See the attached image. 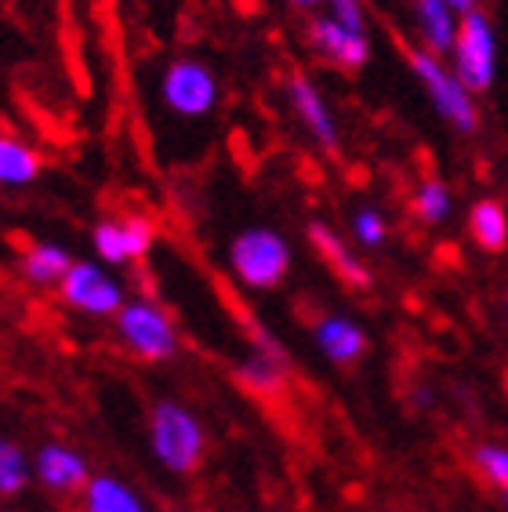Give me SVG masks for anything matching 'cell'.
I'll use <instances>...</instances> for the list:
<instances>
[{"mask_svg": "<svg viewBox=\"0 0 508 512\" xmlns=\"http://www.w3.org/2000/svg\"><path fill=\"white\" fill-rule=\"evenodd\" d=\"M146 440L153 462L171 476H193L207 458V429L182 400H157L149 407Z\"/></svg>", "mask_w": 508, "mask_h": 512, "instance_id": "obj_1", "label": "cell"}, {"mask_svg": "<svg viewBox=\"0 0 508 512\" xmlns=\"http://www.w3.org/2000/svg\"><path fill=\"white\" fill-rule=\"evenodd\" d=\"M403 59H407V69H411L414 80H418L421 91H425V99L436 109V117H440L450 131H458L461 138L476 135L479 124H483V120H479V106H476L479 95L465 88V80L454 73V66H450L447 59H440V55L418 48V44L403 51Z\"/></svg>", "mask_w": 508, "mask_h": 512, "instance_id": "obj_2", "label": "cell"}, {"mask_svg": "<svg viewBox=\"0 0 508 512\" xmlns=\"http://www.w3.org/2000/svg\"><path fill=\"white\" fill-rule=\"evenodd\" d=\"M160 106L175 120L186 124H204L218 113L222 106V80H218L215 66L196 55H175L167 59L157 80Z\"/></svg>", "mask_w": 508, "mask_h": 512, "instance_id": "obj_3", "label": "cell"}, {"mask_svg": "<svg viewBox=\"0 0 508 512\" xmlns=\"http://www.w3.org/2000/svg\"><path fill=\"white\" fill-rule=\"evenodd\" d=\"M229 273L244 291H276L291 273L294 251L287 237L273 226H247L229 240L225 251Z\"/></svg>", "mask_w": 508, "mask_h": 512, "instance_id": "obj_4", "label": "cell"}, {"mask_svg": "<svg viewBox=\"0 0 508 512\" xmlns=\"http://www.w3.org/2000/svg\"><path fill=\"white\" fill-rule=\"evenodd\" d=\"M113 331H117V342L124 345V353H131L142 364H167L182 349L175 316L149 295L127 298V306L113 320Z\"/></svg>", "mask_w": 508, "mask_h": 512, "instance_id": "obj_5", "label": "cell"}, {"mask_svg": "<svg viewBox=\"0 0 508 512\" xmlns=\"http://www.w3.org/2000/svg\"><path fill=\"white\" fill-rule=\"evenodd\" d=\"M450 66L465 80V88L476 95H487L498 80V33L483 8H472L461 15V30L450 51Z\"/></svg>", "mask_w": 508, "mask_h": 512, "instance_id": "obj_6", "label": "cell"}, {"mask_svg": "<svg viewBox=\"0 0 508 512\" xmlns=\"http://www.w3.org/2000/svg\"><path fill=\"white\" fill-rule=\"evenodd\" d=\"M127 287L109 273L102 262L77 258L66 280L59 284V302L73 313L88 316V320H117V313L127 306Z\"/></svg>", "mask_w": 508, "mask_h": 512, "instance_id": "obj_7", "label": "cell"}, {"mask_svg": "<svg viewBox=\"0 0 508 512\" xmlns=\"http://www.w3.org/2000/svg\"><path fill=\"white\" fill-rule=\"evenodd\" d=\"M91 247L102 266H135L157 247V222L142 211L98 218L91 229Z\"/></svg>", "mask_w": 508, "mask_h": 512, "instance_id": "obj_8", "label": "cell"}, {"mask_svg": "<svg viewBox=\"0 0 508 512\" xmlns=\"http://www.w3.org/2000/svg\"><path fill=\"white\" fill-rule=\"evenodd\" d=\"M305 44L313 51L316 59L327 62V66L342 69V73H360L374 55V44H371V33L367 30H349L342 22L320 11L309 19L305 26Z\"/></svg>", "mask_w": 508, "mask_h": 512, "instance_id": "obj_9", "label": "cell"}, {"mask_svg": "<svg viewBox=\"0 0 508 512\" xmlns=\"http://www.w3.org/2000/svg\"><path fill=\"white\" fill-rule=\"evenodd\" d=\"M284 95H287V109L294 113L298 128L313 138V146H320L323 153H334V149L342 146L338 117H334L331 102L323 99L320 84L309 73H291L284 80Z\"/></svg>", "mask_w": 508, "mask_h": 512, "instance_id": "obj_10", "label": "cell"}, {"mask_svg": "<svg viewBox=\"0 0 508 512\" xmlns=\"http://www.w3.org/2000/svg\"><path fill=\"white\" fill-rule=\"evenodd\" d=\"M291 375V364H287V353L280 338L273 331H265L262 324H251V353L236 364V382L244 385L247 393L254 396H280Z\"/></svg>", "mask_w": 508, "mask_h": 512, "instance_id": "obj_11", "label": "cell"}, {"mask_svg": "<svg viewBox=\"0 0 508 512\" xmlns=\"http://www.w3.org/2000/svg\"><path fill=\"white\" fill-rule=\"evenodd\" d=\"M33 473H37V483L48 494H80L91 483V465L88 458L77 451V447L62 444V440H48L33 451Z\"/></svg>", "mask_w": 508, "mask_h": 512, "instance_id": "obj_12", "label": "cell"}, {"mask_svg": "<svg viewBox=\"0 0 508 512\" xmlns=\"http://www.w3.org/2000/svg\"><path fill=\"white\" fill-rule=\"evenodd\" d=\"M305 237H309V247L320 255L323 266L334 273V280H342V284L352 287V291H367V287L374 284V276H371V269H367V262L352 251V244L342 237V233H338V229H331L327 222L313 218V222H309V229H305Z\"/></svg>", "mask_w": 508, "mask_h": 512, "instance_id": "obj_13", "label": "cell"}, {"mask_svg": "<svg viewBox=\"0 0 508 512\" xmlns=\"http://www.w3.org/2000/svg\"><path fill=\"white\" fill-rule=\"evenodd\" d=\"M313 342L323 360L334 367H356L371 349V338H367L363 324H356L345 313H323L313 324Z\"/></svg>", "mask_w": 508, "mask_h": 512, "instance_id": "obj_14", "label": "cell"}, {"mask_svg": "<svg viewBox=\"0 0 508 512\" xmlns=\"http://www.w3.org/2000/svg\"><path fill=\"white\" fill-rule=\"evenodd\" d=\"M411 22L418 48L432 51L440 59H450L461 30V11L450 8L447 0H411Z\"/></svg>", "mask_w": 508, "mask_h": 512, "instance_id": "obj_15", "label": "cell"}, {"mask_svg": "<svg viewBox=\"0 0 508 512\" xmlns=\"http://www.w3.org/2000/svg\"><path fill=\"white\" fill-rule=\"evenodd\" d=\"M77 258L69 255L66 247L55 240H30L19 251V276L33 291H59L66 273L73 269Z\"/></svg>", "mask_w": 508, "mask_h": 512, "instance_id": "obj_16", "label": "cell"}, {"mask_svg": "<svg viewBox=\"0 0 508 512\" xmlns=\"http://www.w3.org/2000/svg\"><path fill=\"white\" fill-rule=\"evenodd\" d=\"M80 512H149L146 498L113 473H95L80 491Z\"/></svg>", "mask_w": 508, "mask_h": 512, "instance_id": "obj_17", "label": "cell"}, {"mask_svg": "<svg viewBox=\"0 0 508 512\" xmlns=\"http://www.w3.org/2000/svg\"><path fill=\"white\" fill-rule=\"evenodd\" d=\"M469 240L483 255L508 251V207L498 197H483L469 207Z\"/></svg>", "mask_w": 508, "mask_h": 512, "instance_id": "obj_18", "label": "cell"}, {"mask_svg": "<svg viewBox=\"0 0 508 512\" xmlns=\"http://www.w3.org/2000/svg\"><path fill=\"white\" fill-rule=\"evenodd\" d=\"M40 171H44V160H40L37 149H33L26 138L4 131V135H0V186L26 189L37 182Z\"/></svg>", "mask_w": 508, "mask_h": 512, "instance_id": "obj_19", "label": "cell"}, {"mask_svg": "<svg viewBox=\"0 0 508 512\" xmlns=\"http://www.w3.org/2000/svg\"><path fill=\"white\" fill-rule=\"evenodd\" d=\"M411 215L425 229H440L454 218V189L440 175H425L411 189Z\"/></svg>", "mask_w": 508, "mask_h": 512, "instance_id": "obj_20", "label": "cell"}, {"mask_svg": "<svg viewBox=\"0 0 508 512\" xmlns=\"http://www.w3.org/2000/svg\"><path fill=\"white\" fill-rule=\"evenodd\" d=\"M33 480H37L33 454L22 451L15 440H0V494L4 498H19Z\"/></svg>", "mask_w": 508, "mask_h": 512, "instance_id": "obj_21", "label": "cell"}, {"mask_svg": "<svg viewBox=\"0 0 508 512\" xmlns=\"http://www.w3.org/2000/svg\"><path fill=\"white\" fill-rule=\"evenodd\" d=\"M472 469L483 476L487 487L498 491V498L505 502V512H508V444H476L472 447Z\"/></svg>", "mask_w": 508, "mask_h": 512, "instance_id": "obj_22", "label": "cell"}, {"mask_svg": "<svg viewBox=\"0 0 508 512\" xmlns=\"http://www.w3.org/2000/svg\"><path fill=\"white\" fill-rule=\"evenodd\" d=\"M349 229H352V240L363 247V251H381V247L389 244V218L385 211L374 204H360L356 211L349 215Z\"/></svg>", "mask_w": 508, "mask_h": 512, "instance_id": "obj_23", "label": "cell"}, {"mask_svg": "<svg viewBox=\"0 0 508 512\" xmlns=\"http://www.w3.org/2000/svg\"><path fill=\"white\" fill-rule=\"evenodd\" d=\"M327 15H334L349 30H367V4L363 0H334Z\"/></svg>", "mask_w": 508, "mask_h": 512, "instance_id": "obj_24", "label": "cell"}, {"mask_svg": "<svg viewBox=\"0 0 508 512\" xmlns=\"http://www.w3.org/2000/svg\"><path fill=\"white\" fill-rule=\"evenodd\" d=\"M287 8L294 11H305V15H320V11H327L334 4V0H284Z\"/></svg>", "mask_w": 508, "mask_h": 512, "instance_id": "obj_25", "label": "cell"}, {"mask_svg": "<svg viewBox=\"0 0 508 512\" xmlns=\"http://www.w3.org/2000/svg\"><path fill=\"white\" fill-rule=\"evenodd\" d=\"M447 4L454 11H461V15H465V11H472V8H479V0H447Z\"/></svg>", "mask_w": 508, "mask_h": 512, "instance_id": "obj_26", "label": "cell"}, {"mask_svg": "<svg viewBox=\"0 0 508 512\" xmlns=\"http://www.w3.org/2000/svg\"><path fill=\"white\" fill-rule=\"evenodd\" d=\"M501 389H505V400H508V364H505V375H501Z\"/></svg>", "mask_w": 508, "mask_h": 512, "instance_id": "obj_27", "label": "cell"}, {"mask_svg": "<svg viewBox=\"0 0 508 512\" xmlns=\"http://www.w3.org/2000/svg\"><path fill=\"white\" fill-rule=\"evenodd\" d=\"M505 316H508V298H505Z\"/></svg>", "mask_w": 508, "mask_h": 512, "instance_id": "obj_28", "label": "cell"}, {"mask_svg": "<svg viewBox=\"0 0 508 512\" xmlns=\"http://www.w3.org/2000/svg\"><path fill=\"white\" fill-rule=\"evenodd\" d=\"M8 512H19V509H8Z\"/></svg>", "mask_w": 508, "mask_h": 512, "instance_id": "obj_29", "label": "cell"}, {"mask_svg": "<svg viewBox=\"0 0 508 512\" xmlns=\"http://www.w3.org/2000/svg\"><path fill=\"white\" fill-rule=\"evenodd\" d=\"M178 512H189V509H178Z\"/></svg>", "mask_w": 508, "mask_h": 512, "instance_id": "obj_30", "label": "cell"}, {"mask_svg": "<svg viewBox=\"0 0 508 512\" xmlns=\"http://www.w3.org/2000/svg\"><path fill=\"white\" fill-rule=\"evenodd\" d=\"M403 4H411V0H403Z\"/></svg>", "mask_w": 508, "mask_h": 512, "instance_id": "obj_31", "label": "cell"}]
</instances>
